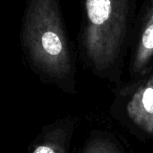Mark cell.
<instances>
[{
    "label": "cell",
    "instance_id": "cell-1",
    "mask_svg": "<svg viewBox=\"0 0 153 153\" xmlns=\"http://www.w3.org/2000/svg\"><path fill=\"white\" fill-rule=\"evenodd\" d=\"M80 48L94 75L121 85L136 20V0H82Z\"/></svg>",
    "mask_w": 153,
    "mask_h": 153
},
{
    "label": "cell",
    "instance_id": "cell-2",
    "mask_svg": "<svg viewBox=\"0 0 153 153\" xmlns=\"http://www.w3.org/2000/svg\"><path fill=\"white\" fill-rule=\"evenodd\" d=\"M25 59L41 81L75 94V58L58 0H25L21 28Z\"/></svg>",
    "mask_w": 153,
    "mask_h": 153
},
{
    "label": "cell",
    "instance_id": "cell-3",
    "mask_svg": "<svg viewBox=\"0 0 153 153\" xmlns=\"http://www.w3.org/2000/svg\"><path fill=\"white\" fill-rule=\"evenodd\" d=\"M109 113L136 139L153 142V69L116 87Z\"/></svg>",
    "mask_w": 153,
    "mask_h": 153
},
{
    "label": "cell",
    "instance_id": "cell-4",
    "mask_svg": "<svg viewBox=\"0 0 153 153\" xmlns=\"http://www.w3.org/2000/svg\"><path fill=\"white\" fill-rule=\"evenodd\" d=\"M153 69V0H144L136 16L130 47V79L147 74Z\"/></svg>",
    "mask_w": 153,
    "mask_h": 153
},
{
    "label": "cell",
    "instance_id": "cell-5",
    "mask_svg": "<svg viewBox=\"0 0 153 153\" xmlns=\"http://www.w3.org/2000/svg\"><path fill=\"white\" fill-rule=\"evenodd\" d=\"M74 127L75 121L72 118L45 126L30 153H68Z\"/></svg>",
    "mask_w": 153,
    "mask_h": 153
},
{
    "label": "cell",
    "instance_id": "cell-6",
    "mask_svg": "<svg viewBox=\"0 0 153 153\" xmlns=\"http://www.w3.org/2000/svg\"><path fill=\"white\" fill-rule=\"evenodd\" d=\"M80 153L127 152L113 133L103 131H93Z\"/></svg>",
    "mask_w": 153,
    "mask_h": 153
}]
</instances>
